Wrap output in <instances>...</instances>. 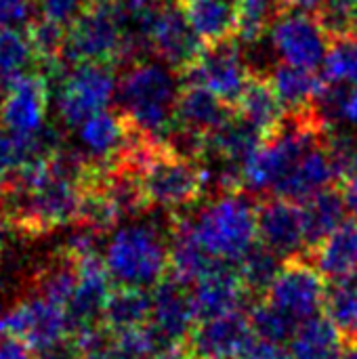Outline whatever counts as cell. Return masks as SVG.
Here are the masks:
<instances>
[{
	"label": "cell",
	"mask_w": 357,
	"mask_h": 359,
	"mask_svg": "<svg viewBox=\"0 0 357 359\" xmlns=\"http://www.w3.org/2000/svg\"><path fill=\"white\" fill-rule=\"evenodd\" d=\"M181 84L179 72L168 63L160 59H141L122 67L116 95L122 114L151 139L164 143L175 124Z\"/></svg>",
	"instance_id": "obj_1"
},
{
	"label": "cell",
	"mask_w": 357,
	"mask_h": 359,
	"mask_svg": "<svg viewBox=\"0 0 357 359\" xmlns=\"http://www.w3.org/2000/svg\"><path fill=\"white\" fill-rule=\"evenodd\" d=\"M187 210L183 208L194 238L221 261L238 263L257 242V204L246 191L217 196L204 208Z\"/></svg>",
	"instance_id": "obj_2"
},
{
	"label": "cell",
	"mask_w": 357,
	"mask_h": 359,
	"mask_svg": "<svg viewBox=\"0 0 357 359\" xmlns=\"http://www.w3.org/2000/svg\"><path fill=\"white\" fill-rule=\"evenodd\" d=\"M103 261L114 284L149 290L168 271V236L149 219L120 227L105 244Z\"/></svg>",
	"instance_id": "obj_3"
},
{
	"label": "cell",
	"mask_w": 357,
	"mask_h": 359,
	"mask_svg": "<svg viewBox=\"0 0 357 359\" xmlns=\"http://www.w3.org/2000/svg\"><path fill=\"white\" fill-rule=\"evenodd\" d=\"M57 84V114L65 126H80L93 114L105 109L118 90L114 63L78 61L48 82Z\"/></svg>",
	"instance_id": "obj_4"
},
{
	"label": "cell",
	"mask_w": 357,
	"mask_h": 359,
	"mask_svg": "<svg viewBox=\"0 0 357 359\" xmlns=\"http://www.w3.org/2000/svg\"><path fill=\"white\" fill-rule=\"evenodd\" d=\"M141 187L149 206L183 210L204 198V177L200 162H191L160 147L141 168Z\"/></svg>",
	"instance_id": "obj_5"
},
{
	"label": "cell",
	"mask_w": 357,
	"mask_h": 359,
	"mask_svg": "<svg viewBox=\"0 0 357 359\" xmlns=\"http://www.w3.org/2000/svg\"><path fill=\"white\" fill-rule=\"evenodd\" d=\"M122 50V27L114 4L93 2L74 23L67 25L63 59L67 63L99 61L118 63Z\"/></svg>",
	"instance_id": "obj_6"
},
{
	"label": "cell",
	"mask_w": 357,
	"mask_h": 359,
	"mask_svg": "<svg viewBox=\"0 0 357 359\" xmlns=\"http://www.w3.org/2000/svg\"><path fill=\"white\" fill-rule=\"evenodd\" d=\"M179 76L183 84H202L219 95L225 103L236 107L250 74L240 40L231 38L217 44H204L198 61Z\"/></svg>",
	"instance_id": "obj_7"
},
{
	"label": "cell",
	"mask_w": 357,
	"mask_h": 359,
	"mask_svg": "<svg viewBox=\"0 0 357 359\" xmlns=\"http://www.w3.org/2000/svg\"><path fill=\"white\" fill-rule=\"evenodd\" d=\"M269 38L280 61L318 69L330 46V36L314 11L286 8L269 29Z\"/></svg>",
	"instance_id": "obj_8"
},
{
	"label": "cell",
	"mask_w": 357,
	"mask_h": 359,
	"mask_svg": "<svg viewBox=\"0 0 357 359\" xmlns=\"http://www.w3.org/2000/svg\"><path fill=\"white\" fill-rule=\"evenodd\" d=\"M0 334L17 337L32 351H38L67 337L65 309L40 294L27 292L0 316Z\"/></svg>",
	"instance_id": "obj_9"
},
{
	"label": "cell",
	"mask_w": 357,
	"mask_h": 359,
	"mask_svg": "<svg viewBox=\"0 0 357 359\" xmlns=\"http://www.w3.org/2000/svg\"><path fill=\"white\" fill-rule=\"evenodd\" d=\"M78 261V282L65 303L67 334L78 339L103 322V309L114 282L107 273L103 255H90Z\"/></svg>",
	"instance_id": "obj_10"
},
{
	"label": "cell",
	"mask_w": 357,
	"mask_h": 359,
	"mask_svg": "<svg viewBox=\"0 0 357 359\" xmlns=\"http://www.w3.org/2000/svg\"><path fill=\"white\" fill-rule=\"evenodd\" d=\"M326 278L309 257L288 259L267 292V301L297 318L299 322L322 313Z\"/></svg>",
	"instance_id": "obj_11"
},
{
	"label": "cell",
	"mask_w": 357,
	"mask_h": 359,
	"mask_svg": "<svg viewBox=\"0 0 357 359\" xmlns=\"http://www.w3.org/2000/svg\"><path fill=\"white\" fill-rule=\"evenodd\" d=\"M149 46L156 59L168 63L179 74L198 61L204 42L191 27L181 0H164L149 32Z\"/></svg>",
	"instance_id": "obj_12"
},
{
	"label": "cell",
	"mask_w": 357,
	"mask_h": 359,
	"mask_svg": "<svg viewBox=\"0 0 357 359\" xmlns=\"http://www.w3.org/2000/svg\"><path fill=\"white\" fill-rule=\"evenodd\" d=\"M149 324L166 341L185 349L187 339L194 326L198 324L196 311H194L191 284L166 271L162 280L151 288Z\"/></svg>",
	"instance_id": "obj_13"
},
{
	"label": "cell",
	"mask_w": 357,
	"mask_h": 359,
	"mask_svg": "<svg viewBox=\"0 0 357 359\" xmlns=\"http://www.w3.org/2000/svg\"><path fill=\"white\" fill-rule=\"evenodd\" d=\"M257 240L284 261L307 257L301 206L278 196L261 200L257 204Z\"/></svg>",
	"instance_id": "obj_14"
},
{
	"label": "cell",
	"mask_w": 357,
	"mask_h": 359,
	"mask_svg": "<svg viewBox=\"0 0 357 359\" xmlns=\"http://www.w3.org/2000/svg\"><path fill=\"white\" fill-rule=\"evenodd\" d=\"M0 101V124L15 135H34L44 126L50 84L40 74H25L4 88Z\"/></svg>",
	"instance_id": "obj_15"
},
{
	"label": "cell",
	"mask_w": 357,
	"mask_h": 359,
	"mask_svg": "<svg viewBox=\"0 0 357 359\" xmlns=\"http://www.w3.org/2000/svg\"><path fill=\"white\" fill-rule=\"evenodd\" d=\"M252 339L246 309H236L219 318L198 322L187 339L185 353L215 359H236Z\"/></svg>",
	"instance_id": "obj_16"
},
{
	"label": "cell",
	"mask_w": 357,
	"mask_h": 359,
	"mask_svg": "<svg viewBox=\"0 0 357 359\" xmlns=\"http://www.w3.org/2000/svg\"><path fill=\"white\" fill-rule=\"evenodd\" d=\"M191 297L198 322L219 318L236 309H246L250 305V299L240 284L236 265L223 267L221 271L198 280L191 286Z\"/></svg>",
	"instance_id": "obj_17"
},
{
	"label": "cell",
	"mask_w": 357,
	"mask_h": 359,
	"mask_svg": "<svg viewBox=\"0 0 357 359\" xmlns=\"http://www.w3.org/2000/svg\"><path fill=\"white\" fill-rule=\"evenodd\" d=\"M78 128L82 154L88 158V162L97 166H107L124 149L130 135V120L122 111L112 114L107 109H101L84 120Z\"/></svg>",
	"instance_id": "obj_18"
},
{
	"label": "cell",
	"mask_w": 357,
	"mask_h": 359,
	"mask_svg": "<svg viewBox=\"0 0 357 359\" xmlns=\"http://www.w3.org/2000/svg\"><path fill=\"white\" fill-rule=\"evenodd\" d=\"M337 185L335 168L324 145L307 151L274 187L271 194L290 202H305L318 191Z\"/></svg>",
	"instance_id": "obj_19"
},
{
	"label": "cell",
	"mask_w": 357,
	"mask_h": 359,
	"mask_svg": "<svg viewBox=\"0 0 357 359\" xmlns=\"http://www.w3.org/2000/svg\"><path fill=\"white\" fill-rule=\"evenodd\" d=\"M234 114L236 107L225 103L210 88L202 84H185V88H181L177 99L175 122L196 133L210 135L217 128H221Z\"/></svg>",
	"instance_id": "obj_20"
},
{
	"label": "cell",
	"mask_w": 357,
	"mask_h": 359,
	"mask_svg": "<svg viewBox=\"0 0 357 359\" xmlns=\"http://www.w3.org/2000/svg\"><path fill=\"white\" fill-rule=\"evenodd\" d=\"M301 206V221H303V238L307 246V257L345 223L347 206L343 198V189L332 185L316 196L307 198Z\"/></svg>",
	"instance_id": "obj_21"
},
{
	"label": "cell",
	"mask_w": 357,
	"mask_h": 359,
	"mask_svg": "<svg viewBox=\"0 0 357 359\" xmlns=\"http://www.w3.org/2000/svg\"><path fill=\"white\" fill-rule=\"evenodd\" d=\"M181 6L204 44L238 38V0H181Z\"/></svg>",
	"instance_id": "obj_22"
},
{
	"label": "cell",
	"mask_w": 357,
	"mask_h": 359,
	"mask_svg": "<svg viewBox=\"0 0 357 359\" xmlns=\"http://www.w3.org/2000/svg\"><path fill=\"white\" fill-rule=\"evenodd\" d=\"M236 114L242 116L244 120H248L250 124H255L267 139L280 126L286 109L280 103L271 80L265 76L250 74L248 82L236 103Z\"/></svg>",
	"instance_id": "obj_23"
},
{
	"label": "cell",
	"mask_w": 357,
	"mask_h": 359,
	"mask_svg": "<svg viewBox=\"0 0 357 359\" xmlns=\"http://www.w3.org/2000/svg\"><path fill=\"white\" fill-rule=\"evenodd\" d=\"M309 259L326 280H341L357 273V221H345L332 231Z\"/></svg>",
	"instance_id": "obj_24"
},
{
	"label": "cell",
	"mask_w": 357,
	"mask_h": 359,
	"mask_svg": "<svg viewBox=\"0 0 357 359\" xmlns=\"http://www.w3.org/2000/svg\"><path fill=\"white\" fill-rule=\"evenodd\" d=\"M345 345L339 328L324 313H316L299 324L288 349L295 359H339Z\"/></svg>",
	"instance_id": "obj_25"
},
{
	"label": "cell",
	"mask_w": 357,
	"mask_h": 359,
	"mask_svg": "<svg viewBox=\"0 0 357 359\" xmlns=\"http://www.w3.org/2000/svg\"><path fill=\"white\" fill-rule=\"evenodd\" d=\"M151 316V290L137 286H116L112 288L105 309L103 324L116 332H128L145 326Z\"/></svg>",
	"instance_id": "obj_26"
},
{
	"label": "cell",
	"mask_w": 357,
	"mask_h": 359,
	"mask_svg": "<svg viewBox=\"0 0 357 359\" xmlns=\"http://www.w3.org/2000/svg\"><path fill=\"white\" fill-rule=\"evenodd\" d=\"M269 80L286 111H297L314 105L316 97L326 84L324 76H318L316 69L290 65L284 61L276 65Z\"/></svg>",
	"instance_id": "obj_27"
},
{
	"label": "cell",
	"mask_w": 357,
	"mask_h": 359,
	"mask_svg": "<svg viewBox=\"0 0 357 359\" xmlns=\"http://www.w3.org/2000/svg\"><path fill=\"white\" fill-rule=\"evenodd\" d=\"M282 265L284 259L259 240L240 257V261L236 263V271L244 292L252 303L267 297L271 284L282 271Z\"/></svg>",
	"instance_id": "obj_28"
},
{
	"label": "cell",
	"mask_w": 357,
	"mask_h": 359,
	"mask_svg": "<svg viewBox=\"0 0 357 359\" xmlns=\"http://www.w3.org/2000/svg\"><path fill=\"white\" fill-rule=\"evenodd\" d=\"M263 141L265 135L255 124L234 114L221 128L206 135V149L244 166L246 160L263 145Z\"/></svg>",
	"instance_id": "obj_29"
},
{
	"label": "cell",
	"mask_w": 357,
	"mask_h": 359,
	"mask_svg": "<svg viewBox=\"0 0 357 359\" xmlns=\"http://www.w3.org/2000/svg\"><path fill=\"white\" fill-rule=\"evenodd\" d=\"M322 313L339 328L347 343L357 337V273L341 280H328Z\"/></svg>",
	"instance_id": "obj_30"
},
{
	"label": "cell",
	"mask_w": 357,
	"mask_h": 359,
	"mask_svg": "<svg viewBox=\"0 0 357 359\" xmlns=\"http://www.w3.org/2000/svg\"><path fill=\"white\" fill-rule=\"evenodd\" d=\"M38 69V59L25 29H0V84L6 88L32 69Z\"/></svg>",
	"instance_id": "obj_31"
},
{
	"label": "cell",
	"mask_w": 357,
	"mask_h": 359,
	"mask_svg": "<svg viewBox=\"0 0 357 359\" xmlns=\"http://www.w3.org/2000/svg\"><path fill=\"white\" fill-rule=\"evenodd\" d=\"M246 313H248L252 334L274 345H288L301 324L297 318H292L278 305L269 303L267 299L250 303L246 307Z\"/></svg>",
	"instance_id": "obj_32"
},
{
	"label": "cell",
	"mask_w": 357,
	"mask_h": 359,
	"mask_svg": "<svg viewBox=\"0 0 357 359\" xmlns=\"http://www.w3.org/2000/svg\"><path fill=\"white\" fill-rule=\"evenodd\" d=\"M286 8V0H238V40L246 44L265 36Z\"/></svg>",
	"instance_id": "obj_33"
},
{
	"label": "cell",
	"mask_w": 357,
	"mask_h": 359,
	"mask_svg": "<svg viewBox=\"0 0 357 359\" xmlns=\"http://www.w3.org/2000/svg\"><path fill=\"white\" fill-rule=\"evenodd\" d=\"M25 34L32 42V48L38 59V67L44 63H55V61H65L63 59V46H65V36H67V25H61L48 17L34 19L27 27ZM38 72V69H36Z\"/></svg>",
	"instance_id": "obj_34"
},
{
	"label": "cell",
	"mask_w": 357,
	"mask_h": 359,
	"mask_svg": "<svg viewBox=\"0 0 357 359\" xmlns=\"http://www.w3.org/2000/svg\"><path fill=\"white\" fill-rule=\"evenodd\" d=\"M322 76L326 82L357 84V36L349 34L335 38L322 63Z\"/></svg>",
	"instance_id": "obj_35"
},
{
	"label": "cell",
	"mask_w": 357,
	"mask_h": 359,
	"mask_svg": "<svg viewBox=\"0 0 357 359\" xmlns=\"http://www.w3.org/2000/svg\"><path fill=\"white\" fill-rule=\"evenodd\" d=\"M36 0H0V29H25L36 19Z\"/></svg>",
	"instance_id": "obj_36"
},
{
	"label": "cell",
	"mask_w": 357,
	"mask_h": 359,
	"mask_svg": "<svg viewBox=\"0 0 357 359\" xmlns=\"http://www.w3.org/2000/svg\"><path fill=\"white\" fill-rule=\"evenodd\" d=\"M38 8L44 13V17L61 23V25H69L74 23L95 0H36Z\"/></svg>",
	"instance_id": "obj_37"
},
{
	"label": "cell",
	"mask_w": 357,
	"mask_h": 359,
	"mask_svg": "<svg viewBox=\"0 0 357 359\" xmlns=\"http://www.w3.org/2000/svg\"><path fill=\"white\" fill-rule=\"evenodd\" d=\"M34 359H84V351L74 337H63L38 351H34Z\"/></svg>",
	"instance_id": "obj_38"
},
{
	"label": "cell",
	"mask_w": 357,
	"mask_h": 359,
	"mask_svg": "<svg viewBox=\"0 0 357 359\" xmlns=\"http://www.w3.org/2000/svg\"><path fill=\"white\" fill-rule=\"evenodd\" d=\"M0 359H34V351L21 339L0 334Z\"/></svg>",
	"instance_id": "obj_39"
},
{
	"label": "cell",
	"mask_w": 357,
	"mask_h": 359,
	"mask_svg": "<svg viewBox=\"0 0 357 359\" xmlns=\"http://www.w3.org/2000/svg\"><path fill=\"white\" fill-rule=\"evenodd\" d=\"M351 124L357 126V84H349L345 101H343V120L341 124Z\"/></svg>",
	"instance_id": "obj_40"
},
{
	"label": "cell",
	"mask_w": 357,
	"mask_h": 359,
	"mask_svg": "<svg viewBox=\"0 0 357 359\" xmlns=\"http://www.w3.org/2000/svg\"><path fill=\"white\" fill-rule=\"evenodd\" d=\"M341 189H343V198H345V206H347V212L353 217V221H357V177L341 183Z\"/></svg>",
	"instance_id": "obj_41"
},
{
	"label": "cell",
	"mask_w": 357,
	"mask_h": 359,
	"mask_svg": "<svg viewBox=\"0 0 357 359\" xmlns=\"http://www.w3.org/2000/svg\"><path fill=\"white\" fill-rule=\"evenodd\" d=\"M15 236H17L15 227L0 215V257L4 255V250L8 248V244L15 240Z\"/></svg>",
	"instance_id": "obj_42"
},
{
	"label": "cell",
	"mask_w": 357,
	"mask_h": 359,
	"mask_svg": "<svg viewBox=\"0 0 357 359\" xmlns=\"http://www.w3.org/2000/svg\"><path fill=\"white\" fill-rule=\"evenodd\" d=\"M324 0H286L290 8H303V11H318V6Z\"/></svg>",
	"instance_id": "obj_43"
},
{
	"label": "cell",
	"mask_w": 357,
	"mask_h": 359,
	"mask_svg": "<svg viewBox=\"0 0 357 359\" xmlns=\"http://www.w3.org/2000/svg\"><path fill=\"white\" fill-rule=\"evenodd\" d=\"M339 359H357V345L356 343H347L343 353L339 355Z\"/></svg>",
	"instance_id": "obj_44"
},
{
	"label": "cell",
	"mask_w": 357,
	"mask_h": 359,
	"mask_svg": "<svg viewBox=\"0 0 357 359\" xmlns=\"http://www.w3.org/2000/svg\"><path fill=\"white\" fill-rule=\"evenodd\" d=\"M183 359H215V358H204V355H189V353H185V358Z\"/></svg>",
	"instance_id": "obj_45"
},
{
	"label": "cell",
	"mask_w": 357,
	"mask_h": 359,
	"mask_svg": "<svg viewBox=\"0 0 357 359\" xmlns=\"http://www.w3.org/2000/svg\"><path fill=\"white\" fill-rule=\"evenodd\" d=\"M95 2H103V4H116V2H120V0H95Z\"/></svg>",
	"instance_id": "obj_46"
},
{
	"label": "cell",
	"mask_w": 357,
	"mask_h": 359,
	"mask_svg": "<svg viewBox=\"0 0 357 359\" xmlns=\"http://www.w3.org/2000/svg\"><path fill=\"white\" fill-rule=\"evenodd\" d=\"M2 88H4V86L0 84V101H2Z\"/></svg>",
	"instance_id": "obj_47"
},
{
	"label": "cell",
	"mask_w": 357,
	"mask_h": 359,
	"mask_svg": "<svg viewBox=\"0 0 357 359\" xmlns=\"http://www.w3.org/2000/svg\"><path fill=\"white\" fill-rule=\"evenodd\" d=\"M147 359H170V358H147Z\"/></svg>",
	"instance_id": "obj_48"
},
{
	"label": "cell",
	"mask_w": 357,
	"mask_h": 359,
	"mask_svg": "<svg viewBox=\"0 0 357 359\" xmlns=\"http://www.w3.org/2000/svg\"><path fill=\"white\" fill-rule=\"evenodd\" d=\"M353 343H356V345H357V337H356V341H353Z\"/></svg>",
	"instance_id": "obj_49"
}]
</instances>
